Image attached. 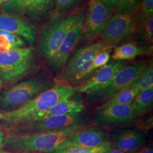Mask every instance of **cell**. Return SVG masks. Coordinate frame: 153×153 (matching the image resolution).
Returning a JSON list of instances; mask_svg holds the SVG:
<instances>
[{
    "label": "cell",
    "instance_id": "d6986e66",
    "mask_svg": "<svg viewBox=\"0 0 153 153\" xmlns=\"http://www.w3.org/2000/svg\"><path fill=\"white\" fill-rule=\"evenodd\" d=\"M152 47H146L138 45L134 42H129L116 47L112 55L114 61H126L133 60L138 56L146 55L150 52Z\"/></svg>",
    "mask_w": 153,
    "mask_h": 153
},
{
    "label": "cell",
    "instance_id": "3957f363",
    "mask_svg": "<svg viewBox=\"0 0 153 153\" xmlns=\"http://www.w3.org/2000/svg\"><path fill=\"white\" fill-rule=\"evenodd\" d=\"M78 93V87L74 88L61 83H56L48 90L41 93L37 97L19 109L4 114L0 126L7 130L29 115L36 114L49 109L61 101L70 98Z\"/></svg>",
    "mask_w": 153,
    "mask_h": 153
},
{
    "label": "cell",
    "instance_id": "1f68e13d",
    "mask_svg": "<svg viewBox=\"0 0 153 153\" xmlns=\"http://www.w3.org/2000/svg\"><path fill=\"white\" fill-rule=\"evenodd\" d=\"M99 1L106 7L112 10L113 9H115L117 0H99Z\"/></svg>",
    "mask_w": 153,
    "mask_h": 153
},
{
    "label": "cell",
    "instance_id": "7a4b0ae2",
    "mask_svg": "<svg viewBox=\"0 0 153 153\" xmlns=\"http://www.w3.org/2000/svg\"><path fill=\"white\" fill-rule=\"evenodd\" d=\"M86 13V9L69 13H53L39 31L38 48L43 59L47 61L49 60L60 46L66 34Z\"/></svg>",
    "mask_w": 153,
    "mask_h": 153
},
{
    "label": "cell",
    "instance_id": "2e32d148",
    "mask_svg": "<svg viewBox=\"0 0 153 153\" xmlns=\"http://www.w3.org/2000/svg\"><path fill=\"white\" fill-rule=\"evenodd\" d=\"M0 30L22 36L33 47L37 43L38 33L35 28L19 16L0 14Z\"/></svg>",
    "mask_w": 153,
    "mask_h": 153
},
{
    "label": "cell",
    "instance_id": "6da1fadb",
    "mask_svg": "<svg viewBox=\"0 0 153 153\" xmlns=\"http://www.w3.org/2000/svg\"><path fill=\"white\" fill-rule=\"evenodd\" d=\"M85 127L75 126L63 129L32 133L7 132L2 147L15 153L51 152L60 148L75 131Z\"/></svg>",
    "mask_w": 153,
    "mask_h": 153
},
{
    "label": "cell",
    "instance_id": "8992f818",
    "mask_svg": "<svg viewBox=\"0 0 153 153\" xmlns=\"http://www.w3.org/2000/svg\"><path fill=\"white\" fill-rule=\"evenodd\" d=\"M38 68L33 47L14 48L0 52V78L3 85L19 80Z\"/></svg>",
    "mask_w": 153,
    "mask_h": 153
},
{
    "label": "cell",
    "instance_id": "ac0fdd59",
    "mask_svg": "<svg viewBox=\"0 0 153 153\" xmlns=\"http://www.w3.org/2000/svg\"><path fill=\"white\" fill-rule=\"evenodd\" d=\"M53 0H25L18 13L34 23L48 19L53 13Z\"/></svg>",
    "mask_w": 153,
    "mask_h": 153
},
{
    "label": "cell",
    "instance_id": "7402d4cb",
    "mask_svg": "<svg viewBox=\"0 0 153 153\" xmlns=\"http://www.w3.org/2000/svg\"><path fill=\"white\" fill-rule=\"evenodd\" d=\"M138 22L137 33L144 42L152 46L153 42V16L141 19Z\"/></svg>",
    "mask_w": 153,
    "mask_h": 153
},
{
    "label": "cell",
    "instance_id": "8fae6325",
    "mask_svg": "<svg viewBox=\"0 0 153 153\" xmlns=\"http://www.w3.org/2000/svg\"><path fill=\"white\" fill-rule=\"evenodd\" d=\"M86 14L71 28L54 55L47 61V65L53 73H60L71 53L81 41Z\"/></svg>",
    "mask_w": 153,
    "mask_h": 153
},
{
    "label": "cell",
    "instance_id": "836d02e7",
    "mask_svg": "<svg viewBox=\"0 0 153 153\" xmlns=\"http://www.w3.org/2000/svg\"><path fill=\"white\" fill-rule=\"evenodd\" d=\"M133 153H153V147L151 145L145 146Z\"/></svg>",
    "mask_w": 153,
    "mask_h": 153
},
{
    "label": "cell",
    "instance_id": "4316f807",
    "mask_svg": "<svg viewBox=\"0 0 153 153\" xmlns=\"http://www.w3.org/2000/svg\"><path fill=\"white\" fill-rule=\"evenodd\" d=\"M112 49L113 48H109L99 52L98 54L96 56L92 65L88 71L87 78L94 71H95L96 70H98V69L105 65L109 62L110 59V53H111Z\"/></svg>",
    "mask_w": 153,
    "mask_h": 153
},
{
    "label": "cell",
    "instance_id": "9a60e30c",
    "mask_svg": "<svg viewBox=\"0 0 153 153\" xmlns=\"http://www.w3.org/2000/svg\"><path fill=\"white\" fill-rule=\"evenodd\" d=\"M126 65L124 61L112 60L97 70V72L86 82L78 87V93H88L103 86L109 82L115 74Z\"/></svg>",
    "mask_w": 153,
    "mask_h": 153
},
{
    "label": "cell",
    "instance_id": "484cf974",
    "mask_svg": "<svg viewBox=\"0 0 153 153\" xmlns=\"http://www.w3.org/2000/svg\"><path fill=\"white\" fill-rule=\"evenodd\" d=\"M111 145L112 144H110L93 148L68 147L45 153H104L109 151L111 149Z\"/></svg>",
    "mask_w": 153,
    "mask_h": 153
},
{
    "label": "cell",
    "instance_id": "44dd1931",
    "mask_svg": "<svg viewBox=\"0 0 153 153\" xmlns=\"http://www.w3.org/2000/svg\"><path fill=\"white\" fill-rule=\"evenodd\" d=\"M139 92L140 90L138 88L135 86L131 85L124 90L116 94L103 103L99 105L95 111L104 109L111 105L116 104H131Z\"/></svg>",
    "mask_w": 153,
    "mask_h": 153
},
{
    "label": "cell",
    "instance_id": "83f0119b",
    "mask_svg": "<svg viewBox=\"0 0 153 153\" xmlns=\"http://www.w3.org/2000/svg\"><path fill=\"white\" fill-rule=\"evenodd\" d=\"M134 16L138 22L144 18L153 16V0H141L139 9Z\"/></svg>",
    "mask_w": 153,
    "mask_h": 153
},
{
    "label": "cell",
    "instance_id": "b9f144b4",
    "mask_svg": "<svg viewBox=\"0 0 153 153\" xmlns=\"http://www.w3.org/2000/svg\"><path fill=\"white\" fill-rule=\"evenodd\" d=\"M2 132H1V131H0V135H1V134H2Z\"/></svg>",
    "mask_w": 153,
    "mask_h": 153
},
{
    "label": "cell",
    "instance_id": "ffe728a7",
    "mask_svg": "<svg viewBox=\"0 0 153 153\" xmlns=\"http://www.w3.org/2000/svg\"><path fill=\"white\" fill-rule=\"evenodd\" d=\"M153 87L140 91L131 104L136 117L143 115L153 107Z\"/></svg>",
    "mask_w": 153,
    "mask_h": 153
},
{
    "label": "cell",
    "instance_id": "f1b7e54d",
    "mask_svg": "<svg viewBox=\"0 0 153 153\" xmlns=\"http://www.w3.org/2000/svg\"><path fill=\"white\" fill-rule=\"evenodd\" d=\"M0 35H4L7 38L11 43L13 49L22 48L26 44L22 38L16 33L0 30Z\"/></svg>",
    "mask_w": 153,
    "mask_h": 153
},
{
    "label": "cell",
    "instance_id": "30bf717a",
    "mask_svg": "<svg viewBox=\"0 0 153 153\" xmlns=\"http://www.w3.org/2000/svg\"><path fill=\"white\" fill-rule=\"evenodd\" d=\"M112 15V10L106 7L99 0H89L80 42L82 43H90L97 38Z\"/></svg>",
    "mask_w": 153,
    "mask_h": 153
},
{
    "label": "cell",
    "instance_id": "d6a6232c",
    "mask_svg": "<svg viewBox=\"0 0 153 153\" xmlns=\"http://www.w3.org/2000/svg\"><path fill=\"white\" fill-rule=\"evenodd\" d=\"M141 131L143 129L148 130L149 129L152 128L153 127V117L149 118L146 120L145 121L141 124Z\"/></svg>",
    "mask_w": 153,
    "mask_h": 153
},
{
    "label": "cell",
    "instance_id": "7bdbcfd3",
    "mask_svg": "<svg viewBox=\"0 0 153 153\" xmlns=\"http://www.w3.org/2000/svg\"></svg>",
    "mask_w": 153,
    "mask_h": 153
},
{
    "label": "cell",
    "instance_id": "60d3db41",
    "mask_svg": "<svg viewBox=\"0 0 153 153\" xmlns=\"http://www.w3.org/2000/svg\"><path fill=\"white\" fill-rule=\"evenodd\" d=\"M3 4V2H2V1H1V0H0V5H1V4Z\"/></svg>",
    "mask_w": 153,
    "mask_h": 153
},
{
    "label": "cell",
    "instance_id": "d4e9b609",
    "mask_svg": "<svg viewBox=\"0 0 153 153\" xmlns=\"http://www.w3.org/2000/svg\"><path fill=\"white\" fill-rule=\"evenodd\" d=\"M141 0H117L115 6L116 14H132L137 12L140 5Z\"/></svg>",
    "mask_w": 153,
    "mask_h": 153
},
{
    "label": "cell",
    "instance_id": "52a82bcc",
    "mask_svg": "<svg viewBox=\"0 0 153 153\" xmlns=\"http://www.w3.org/2000/svg\"><path fill=\"white\" fill-rule=\"evenodd\" d=\"M148 65L147 62H137L124 66L109 82L86 94L89 103L91 105L102 104L116 94L128 88L140 76Z\"/></svg>",
    "mask_w": 153,
    "mask_h": 153
},
{
    "label": "cell",
    "instance_id": "5bb4252c",
    "mask_svg": "<svg viewBox=\"0 0 153 153\" xmlns=\"http://www.w3.org/2000/svg\"><path fill=\"white\" fill-rule=\"evenodd\" d=\"M85 108L86 107L82 99L73 98L71 97L70 98L57 103L49 109L36 114L26 116L19 121L14 126L41 120L52 116L66 115L73 113H82L85 110Z\"/></svg>",
    "mask_w": 153,
    "mask_h": 153
},
{
    "label": "cell",
    "instance_id": "8d00e7d4",
    "mask_svg": "<svg viewBox=\"0 0 153 153\" xmlns=\"http://www.w3.org/2000/svg\"><path fill=\"white\" fill-rule=\"evenodd\" d=\"M3 118H4V115L0 113V120L3 119Z\"/></svg>",
    "mask_w": 153,
    "mask_h": 153
},
{
    "label": "cell",
    "instance_id": "ab89813d",
    "mask_svg": "<svg viewBox=\"0 0 153 153\" xmlns=\"http://www.w3.org/2000/svg\"><path fill=\"white\" fill-rule=\"evenodd\" d=\"M2 81H1V78H0V88L2 86Z\"/></svg>",
    "mask_w": 153,
    "mask_h": 153
},
{
    "label": "cell",
    "instance_id": "4dcf8cb0",
    "mask_svg": "<svg viewBox=\"0 0 153 153\" xmlns=\"http://www.w3.org/2000/svg\"><path fill=\"white\" fill-rule=\"evenodd\" d=\"M13 49L9 40L4 35H0V52H4Z\"/></svg>",
    "mask_w": 153,
    "mask_h": 153
},
{
    "label": "cell",
    "instance_id": "cb8c5ba5",
    "mask_svg": "<svg viewBox=\"0 0 153 153\" xmlns=\"http://www.w3.org/2000/svg\"><path fill=\"white\" fill-rule=\"evenodd\" d=\"M131 85L136 86L140 91L153 87V63L149 64L146 69L143 71L137 79Z\"/></svg>",
    "mask_w": 153,
    "mask_h": 153
},
{
    "label": "cell",
    "instance_id": "ba28073f",
    "mask_svg": "<svg viewBox=\"0 0 153 153\" xmlns=\"http://www.w3.org/2000/svg\"><path fill=\"white\" fill-rule=\"evenodd\" d=\"M88 123V115L82 112L73 113L52 116L41 120L15 126L6 131L16 133H32L63 129L75 126H86Z\"/></svg>",
    "mask_w": 153,
    "mask_h": 153
},
{
    "label": "cell",
    "instance_id": "d590c367",
    "mask_svg": "<svg viewBox=\"0 0 153 153\" xmlns=\"http://www.w3.org/2000/svg\"><path fill=\"white\" fill-rule=\"evenodd\" d=\"M4 141V137L3 133H2L0 135V149L2 148V146H3Z\"/></svg>",
    "mask_w": 153,
    "mask_h": 153
},
{
    "label": "cell",
    "instance_id": "5b68a950",
    "mask_svg": "<svg viewBox=\"0 0 153 153\" xmlns=\"http://www.w3.org/2000/svg\"><path fill=\"white\" fill-rule=\"evenodd\" d=\"M113 48L103 42H90L81 47L71 53L55 82L72 86L86 79L96 56L101 51Z\"/></svg>",
    "mask_w": 153,
    "mask_h": 153
},
{
    "label": "cell",
    "instance_id": "603a6c76",
    "mask_svg": "<svg viewBox=\"0 0 153 153\" xmlns=\"http://www.w3.org/2000/svg\"><path fill=\"white\" fill-rule=\"evenodd\" d=\"M85 1L86 0H53L54 13L64 14L76 11V9L83 5Z\"/></svg>",
    "mask_w": 153,
    "mask_h": 153
},
{
    "label": "cell",
    "instance_id": "f546056e",
    "mask_svg": "<svg viewBox=\"0 0 153 153\" xmlns=\"http://www.w3.org/2000/svg\"><path fill=\"white\" fill-rule=\"evenodd\" d=\"M25 1V0H10L3 5L2 9L4 12L18 13Z\"/></svg>",
    "mask_w": 153,
    "mask_h": 153
},
{
    "label": "cell",
    "instance_id": "e575fe53",
    "mask_svg": "<svg viewBox=\"0 0 153 153\" xmlns=\"http://www.w3.org/2000/svg\"><path fill=\"white\" fill-rule=\"evenodd\" d=\"M125 153L124 152H122V151H121L120 150H119V149H116V148H115V149H111L110 150H109V151H108L107 152H106V153Z\"/></svg>",
    "mask_w": 153,
    "mask_h": 153
},
{
    "label": "cell",
    "instance_id": "9c48e42d",
    "mask_svg": "<svg viewBox=\"0 0 153 153\" xmlns=\"http://www.w3.org/2000/svg\"><path fill=\"white\" fill-rule=\"evenodd\" d=\"M138 22L132 14H115L111 16L101 33L103 42L114 47L131 38L137 33Z\"/></svg>",
    "mask_w": 153,
    "mask_h": 153
},
{
    "label": "cell",
    "instance_id": "277c9868",
    "mask_svg": "<svg viewBox=\"0 0 153 153\" xmlns=\"http://www.w3.org/2000/svg\"><path fill=\"white\" fill-rule=\"evenodd\" d=\"M55 83V79L42 74L15 84L0 93V111L4 114L20 108Z\"/></svg>",
    "mask_w": 153,
    "mask_h": 153
},
{
    "label": "cell",
    "instance_id": "e0dca14e",
    "mask_svg": "<svg viewBox=\"0 0 153 153\" xmlns=\"http://www.w3.org/2000/svg\"><path fill=\"white\" fill-rule=\"evenodd\" d=\"M116 149L125 153H133L144 146L146 142L145 133L141 130L124 129L109 134Z\"/></svg>",
    "mask_w": 153,
    "mask_h": 153
},
{
    "label": "cell",
    "instance_id": "74e56055",
    "mask_svg": "<svg viewBox=\"0 0 153 153\" xmlns=\"http://www.w3.org/2000/svg\"><path fill=\"white\" fill-rule=\"evenodd\" d=\"M2 1V2H3V3H4V4H5L6 2H9L10 0H1Z\"/></svg>",
    "mask_w": 153,
    "mask_h": 153
},
{
    "label": "cell",
    "instance_id": "7c38bea8",
    "mask_svg": "<svg viewBox=\"0 0 153 153\" xmlns=\"http://www.w3.org/2000/svg\"><path fill=\"white\" fill-rule=\"evenodd\" d=\"M131 104H116L96 111L93 121L98 126L129 124L136 118Z\"/></svg>",
    "mask_w": 153,
    "mask_h": 153
},
{
    "label": "cell",
    "instance_id": "f35d334b",
    "mask_svg": "<svg viewBox=\"0 0 153 153\" xmlns=\"http://www.w3.org/2000/svg\"><path fill=\"white\" fill-rule=\"evenodd\" d=\"M0 153H11V152H2V151H0Z\"/></svg>",
    "mask_w": 153,
    "mask_h": 153
},
{
    "label": "cell",
    "instance_id": "4fadbf2b",
    "mask_svg": "<svg viewBox=\"0 0 153 153\" xmlns=\"http://www.w3.org/2000/svg\"><path fill=\"white\" fill-rule=\"evenodd\" d=\"M110 144L111 143L103 130L100 128H84L72 134L59 149L68 147L93 148Z\"/></svg>",
    "mask_w": 153,
    "mask_h": 153
}]
</instances>
